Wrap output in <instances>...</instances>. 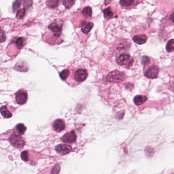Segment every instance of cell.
<instances>
[{
  "instance_id": "cell-1",
  "label": "cell",
  "mask_w": 174,
  "mask_h": 174,
  "mask_svg": "<svg viewBox=\"0 0 174 174\" xmlns=\"http://www.w3.org/2000/svg\"><path fill=\"white\" fill-rule=\"evenodd\" d=\"M9 141L12 145L16 149H22L26 145V141L22 135L14 132L10 136Z\"/></svg>"
},
{
  "instance_id": "cell-2",
  "label": "cell",
  "mask_w": 174,
  "mask_h": 174,
  "mask_svg": "<svg viewBox=\"0 0 174 174\" xmlns=\"http://www.w3.org/2000/svg\"><path fill=\"white\" fill-rule=\"evenodd\" d=\"M125 79V75L123 72L119 71H114L109 73L107 77L108 82L112 83H118L122 82Z\"/></svg>"
},
{
  "instance_id": "cell-3",
  "label": "cell",
  "mask_w": 174,
  "mask_h": 174,
  "mask_svg": "<svg viewBox=\"0 0 174 174\" xmlns=\"http://www.w3.org/2000/svg\"><path fill=\"white\" fill-rule=\"evenodd\" d=\"M16 101L17 104L19 105L25 104L28 100V93L25 89H19L15 94Z\"/></svg>"
},
{
  "instance_id": "cell-4",
  "label": "cell",
  "mask_w": 174,
  "mask_h": 174,
  "mask_svg": "<svg viewBox=\"0 0 174 174\" xmlns=\"http://www.w3.org/2000/svg\"><path fill=\"white\" fill-rule=\"evenodd\" d=\"M62 28V23L59 21H54L48 26V28L55 37H59L61 34Z\"/></svg>"
},
{
  "instance_id": "cell-5",
  "label": "cell",
  "mask_w": 174,
  "mask_h": 174,
  "mask_svg": "<svg viewBox=\"0 0 174 174\" xmlns=\"http://www.w3.org/2000/svg\"><path fill=\"white\" fill-rule=\"evenodd\" d=\"M88 77V73L86 70L82 68H79L75 72L74 77L75 81L81 82L86 79Z\"/></svg>"
},
{
  "instance_id": "cell-6",
  "label": "cell",
  "mask_w": 174,
  "mask_h": 174,
  "mask_svg": "<svg viewBox=\"0 0 174 174\" xmlns=\"http://www.w3.org/2000/svg\"><path fill=\"white\" fill-rule=\"evenodd\" d=\"M158 72L159 68L157 66H151L147 70L145 75L148 78L154 79L157 77Z\"/></svg>"
},
{
  "instance_id": "cell-7",
  "label": "cell",
  "mask_w": 174,
  "mask_h": 174,
  "mask_svg": "<svg viewBox=\"0 0 174 174\" xmlns=\"http://www.w3.org/2000/svg\"><path fill=\"white\" fill-rule=\"evenodd\" d=\"M77 135L74 131L69 132L62 138V140L66 143H73L76 140Z\"/></svg>"
},
{
  "instance_id": "cell-8",
  "label": "cell",
  "mask_w": 174,
  "mask_h": 174,
  "mask_svg": "<svg viewBox=\"0 0 174 174\" xmlns=\"http://www.w3.org/2000/svg\"><path fill=\"white\" fill-rule=\"evenodd\" d=\"M55 150L57 153L62 155H66L68 154L72 150L71 146L66 145H60L56 147Z\"/></svg>"
},
{
  "instance_id": "cell-9",
  "label": "cell",
  "mask_w": 174,
  "mask_h": 174,
  "mask_svg": "<svg viewBox=\"0 0 174 174\" xmlns=\"http://www.w3.org/2000/svg\"><path fill=\"white\" fill-rule=\"evenodd\" d=\"M54 129L57 132H61L63 131L65 128V123L63 120L58 119L55 120L53 124Z\"/></svg>"
},
{
  "instance_id": "cell-10",
  "label": "cell",
  "mask_w": 174,
  "mask_h": 174,
  "mask_svg": "<svg viewBox=\"0 0 174 174\" xmlns=\"http://www.w3.org/2000/svg\"><path fill=\"white\" fill-rule=\"evenodd\" d=\"M130 57L128 54H122L120 55L119 57L117 58V62L120 66H125L127 64L129 60Z\"/></svg>"
},
{
  "instance_id": "cell-11",
  "label": "cell",
  "mask_w": 174,
  "mask_h": 174,
  "mask_svg": "<svg viewBox=\"0 0 174 174\" xmlns=\"http://www.w3.org/2000/svg\"><path fill=\"white\" fill-rule=\"evenodd\" d=\"M27 130V127L23 124H18L14 128L13 132L16 133L23 135Z\"/></svg>"
},
{
  "instance_id": "cell-12",
  "label": "cell",
  "mask_w": 174,
  "mask_h": 174,
  "mask_svg": "<svg viewBox=\"0 0 174 174\" xmlns=\"http://www.w3.org/2000/svg\"><path fill=\"white\" fill-rule=\"evenodd\" d=\"M132 39L136 44L138 45H142L146 42L147 40V37L145 35H138L134 36Z\"/></svg>"
},
{
  "instance_id": "cell-13",
  "label": "cell",
  "mask_w": 174,
  "mask_h": 174,
  "mask_svg": "<svg viewBox=\"0 0 174 174\" xmlns=\"http://www.w3.org/2000/svg\"><path fill=\"white\" fill-rule=\"evenodd\" d=\"M0 112L5 118H10L12 116V113L9 110L7 106H3L0 108Z\"/></svg>"
},
{
  "instance_id": "cell-14",
  "label": "cell",
  "mask_w": 174,
  "mask_h": 174,
  "mask_svg": "<svg viewBox=\"0 0 174 174\" xmlns=\"http://www.w3.org/2000/svg\"><path fill=\"white\" fill-rule=\"evenodd\" d=\"M134 100L135 104L138 105V106H139V105H142L147 100V98L145 96L138 95V96H136L134 97Z\"/></svg>"
},
{
  "instance_id": "cell-15",
  "label": "cell",
  "mask_w": 174,
  "mask_h": 174,
  "mask_svg": "<svg viewBox=\"0 0 174 174\" xmlns=\"http://www.w3.org/2000/svg\"><path fill=\"white\" fill-rule=\"evenodd\" d=\"M15 69L18 71H21V72H27L28 70L27 64L25 63V62L17 63L15 66Z\"/></svg>"
},
{
  "instance_id": "cell-16",
  "label": "cell",
  "mask_w": 174,
  "mask_h": 174,
  "mask_svg": "<svg viewBox=\"0 0 174 174\" xmlns=\"http://www.w3.org/2000/svg\"><path fill=\"white\" fill-rule=\"evenodd\" d=\"M82 14L86 18H90L91 17L92 14V8L89 6L85 7L82 11Z\"/></svg>"
},
{
  "instance_id": "cell-17",
  "label": "cell",
  "mask_w": 174,
  "mask_h": 174,
  "mask_svg": "<svg viewBox=\"0 0 174 174\" xmlns=\"http://www.w3.org/2000/svg\"><path fill=\"white\" fill-rule=\"evenodd\" d=\"M59 1L60 0H48L46 1V5L50 8H55L58 6Z\"/></svg>"
},
{
  "instance_id": "cell-18",
  "label": "cell",
  "mask_w": 174,
  "mask_h": 174,
  "mask_svg": "<svg viewBox=\"0 0 174 174\" xmlns=\"http://www.w3.org/2000/svg\"><path fill=\"white\" fill-rule=\"evenodd\" d=\"M166 50L168 52H172L174 50V39L168 41L166 46Z\"/></svg>"
},
{
  "instance_id": "cell-19",
  "label": "cell",
  "mask_w": 174,
  "mask_h": 174,
  "mask_svg": "<svg viewBox=\"0 0 174 174\" xmlns=\"http://www.w3.org/2000/svg\"><path fill=\"white\" fill-rule=\"evenodd\" d=\"M16 43L17 48L19 49H21L22 48H23L24 45H25V39H23V37H19V38L16 39Z\"/></svg>"
},
{
  "instance_id": "cell-20",
  "label": "cell",
  "mask_w": 174,
  "mask_h": 174,
  "mask_svg": "<svg viewBox=\"0 0 174 174\" xmlns=\"http://www.w3.org/2000/svg\"><path fill=\"white\" fill-rule=\"evenodd\" d=\"M104 16L105 19H110L113 16V12L112 11L111 9L109 7L107 8L104 10L103 11Z\"/></svg>"
},
{
  "instance_id": "cell-21",
  "label": "cell",
  "mask_w": 174,
  "mask_h": 174,
  "mask_svg": "<svg viewBox=\"0 0 174 174\" xmlns=\"http://www.w3.org/2000/svg\"><path fill=\"white\" fill-rule=\"evenodd\" d=\"M134 2V0H120V3L122 6L127 7L131 6Z\"/></svg>"
},
{
  "instance_id": "cell-22",
  "label": "cell",
  "mask_w": 174,
  "mask_h": 174,
  "mask_svg": "<svg viewBox=\"0 0 174 174\" xmlns=\"http://www.w3.org/2000/svg\"><path fill=\"white\" fill-rule=\"evenodd\" d=\"M93 27V23H89L87 24L84 28H82V31L85 34H87L91 31V30L92 29Z\"/></svg>"
},
{
  "instance_id": "cell-23",
  "label": "cell",
  "mask_w": 174,
  "mask_h": 174,
  "mask_svg": "<svg viewBox=\"0 0 174 174\" xmlns=\"http://www.w3.org/2000/svg\"><path fill=\"white\" fill-rule=\"evenodd\" d=\"M69 71L67 70V69H65V70L62 71L60 73V78L63 80H66L67 79V78L69 76Z\"/></svg>"
},
{
  "instance_id": "cell-24",
  "label": "cell",
  "mask_w": 174,
  "mask_h": 174,
  "mask_svg": "<svg viewBox=\"0 0 174 174\" xmlns=\"http://www.w3.org/2000/svg\"><path fill=\"white\" fill-rule=\"evenodd\" d=\"M75 0H63V4L67 9L71 8L75 4Z\"/></svg>"
},
{
  "instance_id": "cell-25",
  "label": "cell",
  "mask_w": 174,
  "mask_h": 174,
  "mask_svg": "<svg viewBox=\"0 0 174 174\" xmlns=\"http://www.w3.org/2000/svg\"><path fill=\"white\" fill-rule=\"evenodd\" d=\"M25 14V9H20L16 13V18L18 19H21L23 18Z\"/></svg>"
},
{
  "instance_id": "cell-26",
  "label": "cell",
  "mask_w": 174,
  "mask_h": 174,
  "mask_svg": "<svg viewBox=\"0 0 174 174\" xmlns=\"http://www.w3.org/2000/svg\"><path fill=\"white\" fill-rule=\"evenodd\" d=\"M6 39L5 32L2 30H0V43H3Z\"/></svg>"
},
{
  "instance_id": "cell-27",
  "label": "cell",
  "mask_w": 174,
  "mask_h": 174,
  "mask_svg": "<svg viewBox=\"0 0 174 174\" xmlns=\"http://www.w3.org/2000/svg\"><path fill=\"white\" fill-rule=\"evenodd\" d=\"M21 0H16V1L14 2L13 4V11H15L19 8V7L21 6Z\"/></svg>"
},
{
  "instance_id": "cell-28",
  "label": "cell",
  "mask_w": 174,
  "mask_h": 174,
  "mask_svg": "<svg viewBox=\"0 0 174 174\" xmlns=\"http://www.w3.org/2000/svg\"><path fill=\"white\" fill-rule=\"evenodd\" d=\"M32 5V0H24L23 6L26 9L29 8Z\"/></svg>"
},
{
  "instance_id": "cell-29",
  "label": "cell",
  "mask_w": 174,
  "mask_h": 174,
  "mask_svg": "<svg viewBox=\"0 0 174 174\" xmlns=\"http://www.w3.org/2000/svg\"><path fill=\"white\" fill-rule=\"evenodd\" d=\"M150 60L149 58L147 56H143L142 58V63L143 66H146L149 63Z\"/></svg>"
},
{
  "instance_id": "cell-30",
  "label": "cell",
  "mask_w": 174,
  "mask_h": 174,
  "mask_svg": "<svg viewBox=\"0 0 174 174\" xmlns=\"http://www.w3.org/2000/svg\"><path fill=\"white\" fill-rule=\"evenodd\" d=\"M170 19L173 22H174V12L170 14Z\"/></svg>"
}]
</instances>
